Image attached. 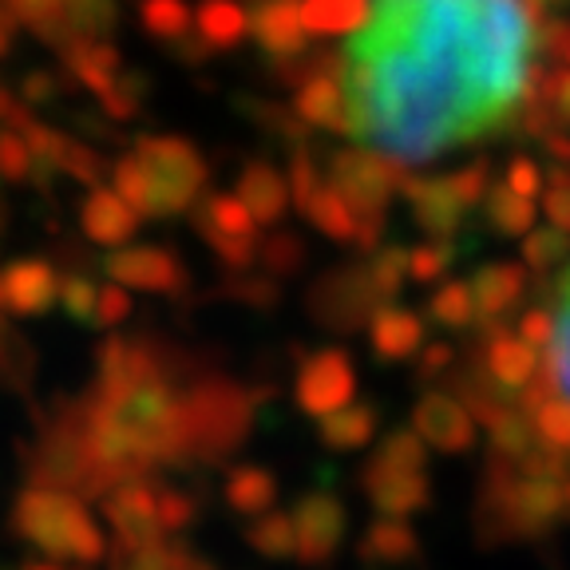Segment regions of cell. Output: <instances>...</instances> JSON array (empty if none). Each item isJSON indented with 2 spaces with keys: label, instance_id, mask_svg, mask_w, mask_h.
I'll use <instances>...</instances> for the list:
<instances>
[{
  "label": "cell",
  "instance_id": "6da1fadb",
  "mask_svg": "<svg viewBox=\"0 0 570 570\" xmlns=\"http://www.w3.org/2000/svg\"><path fill=\"white\" fill-rule=\"evenodd\" d=\"M527 0H373L337 63L348 135L404 167L488 139L534 88Z\"/></svg>",
  "mask_w": 570,
  "mask_h": 570
},
{
  "label": "cell",
  "instance_id": "7a4b0ae2",
  "mask_svg": "<svg viewBox=\"0 0 570 570\" xmlns=\"http://www.w3.org/2000/svg\"><path fill=\"white\" fill-rule=\"evenodd\" d=\"M178 463H218L249 436V404L246 389L218 376L190 381L178 396Z\"/></svg>",
  "mask_w": 570,
  "mask_h": 570
},
{
  "label": "cell",
  "instance_id": "3957f363",
  "mask_svg": "<svg viewBox=\"0 0 570 570\" xmlns=\"http://www.w3.org/2000/svg\"><path fill=\"white\" fill-rule=\"evenodd\" d=\"M12 527L48 559L76 562V567H88L107 551L104 527L83 508V499L56 488H28L12 508Z\"/></svg>",
  "mask_w": 570,
  "mask_h": 570
},
{
  "label": "cell",
  "instance_id": "277c9868",
  "mask_svg": "<svg viewBox=\"0 0 570 570\" xmlns=\"http://www.w3.org/2000/svg\"><path fill=\"white\" fill-rule=\"evenodd\" d=\"M365 495L381 511V519H401V523H409L416 511L428 508V499H432L428 448L412 428L389 432L376 444L365 468Z\"/></svg>",
  "mask_w": 570,
  "mask_h": 570
},
{
  "label": "cell",
  "instance_id": "5b68a950",
  "mask_svg": "<svg viewBox=\"0 0 570 570\" xmlns=\"http://www.w3.org/2000/svg\"><path fill=\"white\" fill-rule=\"evenodd\" d=\"M135 159L151 183V218H175L198 206L206 190V159L178 135H147L135 142Z\"/></svg>",
  "mask_w": 570,
  "mask_h": 570
},
{
  "label": "cell",
  "instance_id": "8992f818",
  "mask_svg": "<svg viewBox=\"0 0 570 570\" xmlns=\"http://www.w3.org/2000/svg\"><path fill=\"white\" fill-rule=\"evenodd\" d=\"M195 230L206 246L218 254V262L230 269H249L258 262L262 234L249 210L238 203V195H210L195 206Z\"/></svg>",
  "mask_w": 570,
  "mask_h": 570
},
{
  "label": "cell",
  "instance_id": "52a82bcc",
  "mask_svg": "<svg viewBox=\"0 0 570 570\" xmlns=\"http://www.w3.org/2000/svg\"><path fill=\"white\" fill-rule=\"evenodd\" d=\"M325 183L368 223H384V206L401 190L396 167L368 151H341L325 170Z\"/></svg>",
  "mask_w": 570,
  "mask_h": 570
},
{
  "label": "cell",
  "instance_id": "ba28073f",
  "mask_svg": "<svg viewBox=\"0 0 570 570\" xmlns=\"http://www.w3.org/2000/svg\"><path fill=\"white\" fill-rule=\"evenodd\" d=\"M381 289L368 277V266L337 269V274L321 277V285L313 289L309 309L321 325L330 330H368V321L384 309Z\"/></svg>",
  "mask_w": 570,
  "mask_h": 570
},
{
  "label": "cell",
  "instance_id": "9c48e42d",
  "mask_svg": "<svg viewBox=\"0 0 570 570\" xmlns=\"http://www.w3.org/2000/svg\"><path fill=\"white\" fill-rule=\"evenodd\" d=\"M104 519L119 539V551H147L167 539L159 523V483L151 480H127L107 491Z\"/></svg>",
  "mask_w": 570,
  "mask_h": 570
},
{
  "label": "cell",
  "instance_id": "30bf717a",
  "mask_svg": "<svg viewBox=\"0 0 570 570\" xmlns=\"http://www.w3.org/2000/svg\"><path fill=\"white\" fill-rule=\"evenodd\" d=\"M294 519V559L305 567H321L337 554L341 539L348 534V511L333 491H313L289 511Z\"/></svg>",
  "mask_w": 570,
  "mask_h": 570
},
{
  "label": "cell",
  "instance_id": "8fae6325",
  "mask_svg": "<svg viewBox=\"0 0 570 570\" xmlns=\"http://www.w3.org/2000/svg\"><path fill=\"white\" fill-rule=\"evenodd\" d=\"M297 404H302L309 416L325 420L333 412L356 404V368L341 348H325V353H313L302 368H297Z\"/></svg>",
  "mask_w": 570,
  "mask_h": 570
},
{
  "label": "cell",
  "instance_id": "7c38bea8",
  "mask_svg": "<svg viewBox=\"0 0 570 570\" xmlns=\"http://www.w3.org/2000/svg\"><path fill=\"white\" fill-rule=\"evenodd\" d=\"M107 282L124 285L127 294L142 289V294H178L187 285V269L183 262L163 246H124L104 262Z\"/></svg>",
  "mask_w": 570,
  "mask_h": 570
},
{
  "label": "cell",
  "instance_id": "4fadbf2b",
  "mask_svg": "<svg viewBox=\"0 0 570 570\" xmlns=\"http://www.w3.org/2000/svg\"><path fill=\"white\" fill-rule=\"evenodd\" d=\"M412 432L424 440V448H436V452L460 455L475 444V424L472 409L460 401V396H448V392H428L424 401L412 412Z\"/></svg>",
  "mask_w": 570,
  "mask_h": 570
},
{
  "label": "cell",
  "instance_id": "5bb4252c",
  "mask_svg": "<svg viewBox=\"0 0 570 570\" xmlns=\"http://www.w3.org/2000/svg\"><path fill=\"white\" fill-rule=\"evenodd\" d=\"M483 373L503 396H531L534 381L543 373V353L527 345L515 330H495L483 348Z\"/></svg>",
  "mask_w": 570,
  "mask_h": 570
},
{
  "label": "cell",
  "instance_id": "9a60e30c",
  "mask_svg": "<svg viewBox=\"0 0 570 570\" xmlns=\"http://www.w3.org/2000/svg\"><path fill=\"white\" fill-rule=\"evenodd\" d=\"M60 302V274L48 262L24 258L0 269V313L4 317H40Z\"/></svg>",
  "mask_w": 570,
  "mask_h": 570
},
{
  "label": "cell",
  "instance_id": "2e32d148",
  "mask_svg": "<svg viewBox=\"0 0 570 570\" xmlns=\"http://www.w3.org/2000/svg\"><path fill=\"white\" fill-rule=\"evenodd\" d=\"M249 36L277 60H294L309 45L302 20V0H258L249 9Z\"/></svg>",
  "mask_w": 570,
  "mask_h": 570
},
{
  "label": "cell",
  "instance_id": "e0dca14e",
  "mask_svg": "<svg viewBox=\"0 0 570 570\" xmlns=\"http://www.w3.org/2000/svg\"><path fill=\"white\" fill-rule=\"evenodd\" d=\"M234 195H238V203L249 210V218L258 223V230L277 226L285 218V210L294 206L285 170H277L274 163H262V159L242 170L238 183H234Z\"/></svg>",
  "mask_w": 570,
  "mask_h": 570
},
{
  "label": "cell",
  "instance_id": "ac0fdd59",
  "mask_svg": "<svg viewBox=\"0 0 570 570\" xmlns=\"http://www.w3.org/2000/svg\"><path fill=\"white\" fill-rule=\"evenodd\" d=\"M401 190H404V198H409V206H412V218H416L420 230H424L428 238L452 242L455 234L463 230V218H468V210H463V206L452 198L444 175H440V178H412V183H404Z\"/></svg>",
  "mask_w": 570,
  "mask_h": 570
},
{
  "label": "cell",
  "instance_id": "d6986e66",
  "mask_svg": "<svg viewBox=\"0 0 570 570\" xmlns=\"http://www.w3.org/2000/svg\"><path fill=\"white\" fill-rule=\"evenodd\" d=\"M80 226L99 246L124 249L127 242L135 238V230H139V214H135L111 187H91L80 206Z\"/></svg>",
  "mask_w": 570,
  "mask_h": 570
},
{
  "label": "cell",
  "instance_id": "ffe728a7",
  "mask_svg": "<svg viewBox=\"0 0 570 570\" xmlns=\"http://www.w3.org/2000/svg\"><path fill=\"white\" fill-rule=\"evenodd\" d=\"M368 345L381 361H412L420 356L428 337V325L416 309H404V305H384L373 321H368Z\"/></svg>",
  "mask_w": 570,
  "mask_h": 570
},
{
  "label": "cell",
  "instance_id": "44dd1931",
  "mask_svg": "<svg viewBox=\"0 0 570 570\" xmlns=\"http://www.w3.org/2000/svg\"><path fill=\"white\" fill-rule=\"evenodd\" d=\"M139 20L155 40H163L167 48H175L183 60H198V56L210 52V48L198 40L195 12H190L187 0H142Z\"/></svg>",
  "mask_w": 570,
  "mask_h": 570
},
{
  "label": "cell",
  "instance_id": "7402d4cb",
  "mask_svg": "<svg viewBox=\"0 0 570 570\" xmlns=\"http://www.w3.org/2000/svg\"><path fill=\"white\" fill-rule=\"evenodd\" d=\"M297 116L321 131H348L345 91L333 68H313L297 88Z\"/></svg>",
  "mask_w": 570,
  "mask_h": 570
},
{
  "label": "cell",
  "instance_id": "603a6c76",
  "mask_svg": "<svg viewBox=\"0 0 570 570\" xmlns=\"http://www.w3.org/2000/svg\"><path fill=\"white\" fill-rule=\"evenodd\" d=\"M468 285H472L480 325L483 321H499V317H508V313L519 305V297L527 294V266H515V262H491V266H483Z\"/></svg>",
  "mask_w": 570,
  "mask_h": 570
},
{
  "label": "cell",
  "instance_id": "cb8c5ba5",
  "mask_svg": "<svg viewBox=\"0 0 570 570\" xmlns=\"http://www.w3.org/2000/svg\"><path fill=\"white\" fill-rule=\"evenodd\" d=\"M60 52L71 76L88 91H96V96H104L124 76V56L107 45V40H68Z\"/></svg>",
  "mask_w": 570,
  "mask_h": 570
},
{
  "label": "cell",
  "instance_id": "d4e9b609",
  "mask_svg": "<svg viewBox=\"0 0 570 570\" xmlns=\"http://www.w3.org/2000/svg\"><path fill=\"white\" fill-rule=\"evenodd\" d=\"M195 32L210 52L234 48L249 36V12L238 0H203V9L195 12Z\"/></svg>",
  "mask_w": 570,
  "mask_h": 570
},
{
  "label": "cell",
  "instance_id": "484cf974",
  "mask_svg": "<svg viewBox=\"0 0 570 570\" xmlns=\"http://www.w3.org/2000/svg\"><path fill=\"white\" fill-rule=\"evenodd\" d=\"M420 551L416 531L401 519H381L361 534V559L365 562H381V567H404L412 562Z\"/></svg>",
  "mask_w": 570,
  "mask_h": 570
},
{
  "label": "cell",
  "instance_id": "4316f807",
  "mask_svg": "<svg viewBox=\"0 0 570 570\" xmlns=\"http://www.w3.org/2000/svg\"><path fill=\"white\" fill-rule=\"evenodd\" d=\"M523 409H527V416H531L539 444L551 455H567L570 452V404L562 401L559 392L547 389L543 396L531 392V396H523Z\"/></svg>",
  "mask_w": 570,
  "mask_h": 570
},
{
  "label": "cell",
  "instance_id": "83f0119b",
  "mask_svg": "<svg viewBox=\"0 0 570 570\" xmlns=\"http://www.w3.org/2000/svg\"><path fill=\"white\" fill-rule=\"evenodd\" d=\"M376 440V409L373 404H348V409L333 412L321 420V444L333 452H356Z\"/></svg>",
  "mask_w": 570,
  "mask_h": 570
},
{
  "label": "cell",
  "instance_id": "f1b7e54d",
  "mask_svg": "<svg viewBox=\"0 0 570 570\" xmlns=\"http://www.w3.org/2000/svg\"><path fill=\"white\" fill-rule=\"evenodd\" d=\"M551 321H554V333H551V348H547V373H551V392H559L562 401L570 404V269L559 282Z\"/></svg>",
  "mask_w": 570,
  "mask_h": 570
},
{
  "label": "cell",
  "instance_id": "f546056e",
  "mask_svg": "<svg viewBox=\"0 0 570 570\" xmlns=\"http://www.w3.org/2000/svg\"><path fill=\"white\" fill-rule=\"evenodd\" d=\"M226 503H230L238 515H249V519L266 515L277 503V480L266 468H234V472L226 475Z\"/></svg>",
  "mask_w": 570,
  "mask_h": 570
},
{
  "label": "cell",
  "instance_id": "4dcf8cb0",
  "mask_svg": "<svg viewBox=\"0 0 570 570\" xmlns=\"http://www.w3.org/2000/svg\"><path fill=\"white\" fill-rule=\"evenodd\" d=\"M483 210H488L491 230L508 234V238H527V234L539 226V203H534V198L515 195V190H508L503 183L488 190Z\"/></svg>",
  "mask_w": 570,
  "mask_h": 570
},
{
  "label": "cell",
  "instance_id": "1f68e13d",
  "mask_svg": "<svg viewBox=\"0 0 570 570\" xmlns=\"http://www.w3.org/2000/svg\"><path fill=\"white\" fill-rule=\"evenodd\" d=\"M368 0H302V20L309 36H353L365 24Z\"/></svg>",
  "mask_w": 570,
  "mask_h": 570
},
{
  "label": "cell",
  "instance_id": "d6a6232c",
  "mask_svg": "<svg viewBox=\"0 0 570 570\" xmlns=\"http://www.w3.org/2000/svg\"><path fill=\"white\" fill-rule=\"evenodd\" d=\"M428 317L444 325V330H472L480 325V313H475V297L468 282H440L428 297Z\"/></svg>",
  "mask_w": 570,
  "mask_h": 570
},
{
  "label": "cell",
  "instance_id": "836d02e7",
  "mask_svg": "<svg viewBox=\"0 0 570 570\" xmlns=\"http://www.w3.org/2000/svg\"><path fill=\"white\" fill-rule=\"evenodd\" d=\"M71 40H107L116 28V0H63Z\"/></svg>",
  "mask_w": 570,
  "mask_h": 570
},
{
  "label": "cell",
  "instance_id": "e575fe53",
  "mask_svg": "<svg viewBox=\"0 0 570 570\" xmlns=\"http://www.w3.org/2000/svg\"><path fill=\"white\" fill-rule=\"evenodd\" d=\"M246 543L258 554H266V559L294 554V519H289V511H266V515H258L246 527Z\"/></svg>",
  "mask_w": 570,
  "mask_h": 570
},
{
  "label": "cell",
  "instance_id": "d590c367",
  "mask_svg": "<svg viewBox=\"0 0 570 570\" xmlns=\"http://www.w3.org/2000/svg\"><path fill=\"white\" fill-rule=\"evenodd\" d=\"M452 262H455L452 242H436V238L420 242V246L409 249V282H416V285L448 282V269H452Z\"/></svg>",
  "mask_w": 570,
  "mask_h": 570
},
{
  "label": "cell",
  "instance_id": "8d00e7d4",
  "mask_svg": "<svg viewBox=\"0 0 570 570\" xmlns=\"http://www.w3.org/2000/svg\"><path fill=\"white\" fill-rule=\"evenodd\" d=\"M368 266V277H373V285L381 289V297L392 305V297L401 294L404 285H409V249L401 246H389V249H373V258L365 262Z\"/></svg>",
  "mask_w": 570,
  "mask_h": 570
},
{
  "label": "cell",
  "instance_id": "74e56055",
  "mask_svg": "<svg viewBox=\"0 0 570 570\" xmlns=\"http://www.w3.org/2000/svg\"><path fill=\"white\" fill-rule=\"evenodd\" d=\"M559 262H570V238L554 226H534L523 238V266L527 269H551Z\"/></svg>",
  "mask_w": 570,
  "mask_h": 570
},
{
  "label": "cell",
  "instance_id": "f35d334b",
  "mask_svg": "<svg viewBox=\"0 0 570 570\" xmlns=\"http://www.w3.org/2000/svg\"><path fill=\"white\" fill-rule=\"evenodd\" d=\"M444 183H448V190H452L455 203L472 214L491 190V167H488V163H463V167L448 170Z\"/></svg>",
  "mask_w": 570,
  "mask_h": 570
},
{
  "label": "cell",
  "instance_id": "ab89813d",
  "mask_svg": "<svg viewBox=\"0 0 570 570\" xmlns=\"http://www.w3.org/2000/svg\"><path fill=\"white\" fill-rule=\"evenodd\" d=\"M302 262H305V246H302V238H297V234L277 230V234H269V238H262L258 266L269 269L274 277L294 274V269H302Z\"/></svg>",
  "mask_w": 570,
  "mask_h": 570
},
{
  "label": "cell",
  "instance_id": "60d3db41",
  "mask_svg": "<svg viewBox=\"0 0 570 570\" xmlns=\"http://www.w3.org/2000/svg\"><path fill=\"white\" fill-rule=\"evenodd\" d=\"M40 175L36 167V155L28 147L24 131H12V127H0V178L9 183H24V178Z\"/></svg>",
  "mask_w": 570,
  "mask_h": 570
},
{
  "label": "cell",
  "instance_id": "b9f144b4",
  "mask_svg": "<svg viewBox=\"0 0 570 570\" xmlns=\"http://www.w3.org/2000/svg\"><path fill=\"white\" fill-rule=\"evenodd\" d=\"M142 96H147V80H142L139 71L124 68V76H119L111 88L99 96V104H104L107 116H116V119H131L139 116V107H142Z\"/></svg>",
  "mask_w": 570,
  "mask_h": 570
},
{
  "label": "cell",
  "instance_id": "7bdbcfd3",
  "mask_svg": "<svg viewBox=\"0 0 570 570\" xmlns=\"http://www.w3.org/2000/svg\"><path fill=\"white\" fill-rule=\"evenodd\" d=\"M534 96H539L547 116H551L562 131H570V71H562V68L543 71V76L534 80Z\"/></svg>",
  "mask_w": 570,
  "mask_h": 570
},
{
  "label": "cell",
  "instance_id": "ee69618b",
  "mask_svg": "<svg viewBox=\"0 0 570 570\" xmlns=\"http://www.w3.org/2000/svg\"><path fill=\"white\" fill-rule=\"evenodd\" d=\"M96 297H99V285L91 282V277H83V274L60 277V305L68 317L96 325Z\"/></svg>",
  "mask_w": 570,
  "mask_h": 570
},
{
  "label": "cell",
  "instance_id": "f6af8a7d",
  "mask_svg": "<svg viewBox=\"0 0 570 570\" xmlns=\"http://www.w3.org/2000/svg\"><path fill=\"white\" fill-rule=\"evenodd\" d=\"M285 178H289V198H294V206L305 214V206L317 198V190L325 187V175L317 170V163L313 159H294L289 163V170H285Z\"/></svg>",
  "mask_w": 570,
  "mask_h": 570
},
{
  "label": "cell",
  "instance_id": "bcb514c9",
  "mask_svg": "<svg viewBox=\"0 0 570 570\" xmlns=\"http://www.w3.org/2000/svg\"><path fill=\"white\" fill-rule=\"evenodd\" d=\"M127 317H131V294L116 282L99 285V297H96V325L99 330H116V325H124Z\"/></svg>",
  "mask_w": 570,
  "mask_h": 570
},
{
  "label": "cell",
  "instance_id": "7dc6e473",
  "mask_svg": "<svg viewBox=\"0 0 570 570\" xmlns=\"http://www.w3.org/2000/svg\"><path fill=\"white\" fill-rule=\"evenodd\" d=\"M503 187L515 190V195H523V198H534V203H539V198H543V187H547V175L539 170V163H534V159H523V155H519V159H511V163H508Z\"/></svg>",
  "mask_w": 570,
  "mask_h": 570
},
{
  "label": "cell",
  "instance_id": "c3c4849f",
  "mask_svg": "<svg viewBox=\"0 0 570 570\" xmlns=\"http://www.w3.org/2000/svg\"><path fill=\"white\" fill-rule=\"evenodd\" d=\"M159 523H163V534L187 531V527L195 523V503H190L183 491L163 488L159 483Z\"/></svg>",
  "mask_w": 570,
  "mask_h": 570
},
{
  "label": "cell",
  "instance_id": "681fc988",
  "mask_svg": "<svg viewBox=\"0 0 570 570\" xmlns=\"http://www.w3.org/2000/svg\"><path fill=\"white\" fill-rule=\"evenodd\" d=\"M515 333L527 341V345H534L539 353L543 348H551V333H554V321L547 309H527L523 317L515 321Z\"/></svg>",
  "mask_w": 570,
  "mask_h": 570
},
{
  "label": "cell",
  "instance_id": "f907efd6",
  "mask_svg": "<svg viewBox=\"0 0 570 570\" xmlns=\"http://www.w3.org/2000/svg\"><path fill=\"white\" fill-rule=\"evenodd\" d=\"M539 48H543L562 71H570V24L567 20H547L543 36H539Z\"/></svg>",
  "mask_w": 570,
  "mask_h": 570
},
{
  "label": "cell",
  "instance_id": "816d5d0a",
  "mask_svg": "<svg viewBox=\"0 0 570 570\" xmlns=\"http://www.w3.org/2000/svg\"><path fill=\"white\" fill-rule=\"evenodd\" d=\"M452 365V345H424L420 348V373L436 376Z\"/></svg>",
  "mask_w": 570,
  "mask_h": 570
},
{
  "label": "cell",
  "instance_id": "f5cc1de1",
  "mask_svg": "<svg viewBox=\"0 0 570 570\" xmlns=\"http://www.w3.org/2000/svg\"><path fill=\"white\" fill-rule=\"evenodd\" d=\"M24 91H28V99H48L52 96V80H48V76H28Z\"/></svg>",
  "mask_w": 570,
  "mask_h": 570
},
{
  "label": "cell",
  "instance_id": "db71d44e",
  "mask_svg": "<svg viewBox=\"0 0 570 570\" xmlns=\"http://www.w3.org/2000/svg\"><path fill=\"white\" fill-rule=\"evenodd\" d=\"M20 570H71V567H60V562H28V567H20Z\"/></svg>",
  "mask_w": 570,
  "mask_h": 570
},
{
  "label": "cell",
  "instance_id": "11a10c76",
  "mask_svg": "<svg viewBox=\"0 0 570 570\" xmlns=\"http://www.w3.org/2000/svg\"><path fill=\"white\" fill-rule=\"evenodd\" d=\"M4 48H9V24L0 20V52H4Z\"/></svg>",
  "mask_w": 570,
  "mask_h": 570
},
{
  "label": "cell",
  "instance_id": "9f6ffc18",
  "mask_svg": "<svg viewBox=\"0 0 570 570\" xmlns=\"http://www.w3.org/2000/svg\"><path fill=\"white\" fill-rule=\"evenodd\" d=\"M0 218H4V214H0Z\"/></svg>",
  "mask_w": 570,
  "mask_h": 570
}]
</instances>
